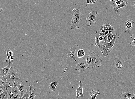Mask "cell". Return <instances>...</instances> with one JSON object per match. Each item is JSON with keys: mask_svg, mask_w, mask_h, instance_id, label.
Wrapping results in <instances>:
<instances>
[{"mask_svg": "<svg viewBox=\"0 0 135 99\" xmlns=\"http://www.w3.org/2000/svg\"><path fill=\"white\" fill-rule=\"evenodd\" d=\"M79 46L75 45L71 48L67 50L66 52V54L67 56L71 58L72 60L76 62L77 61H76L75 57L76 52Z\"/></svg>", "mask_w": 135, "mask_h": 99, "instance_id": "30bf717a", "label": "cell"}, {"mask_svg": "<svg viewBox=\"0 0 135 99\" xmlns=\"http://www.w3.org/2000/svg\"><path fill=\"white\" fill-rule=\"evenodd\" d=\"M121 94L122 96L123 99H127L130 98L132 96L134 95L135 94L131 92L128 91L126 92L122 93Z\"/></svg>", "mask_w": 135, "mask_h": 99, "instance_id": "ac0fdd59", "label": "cell"}, {"mask_svg": "<svg viewBox=\"0 0 135 99\" xmlns=\"http://www.w3.org/2000/svg\"><path fill=\"white\" fill-rule=\"evenodd\" d=\"M130 98L131 99H135V94L134 95L132 96Z\"/></svg>", "mask_w": 135, "mask_h": 99, "instance_id": "60d3db41", "label": "cell"}, {"mask_svg": "<svg viewBox=\"0 0 135 99\" xmlns=\"http://www.w3.org/2000/svg\"><path fill=\"white\" fill-rule=\"evenodd\" d=\"M103 38L102 37L100 36L99 40L100 41H103Z\"/></svg>", "mask_w": 135, "mask_h": 99, "instance_id": "ab89813d", "label": "cell"}, {"mask_svg": "<svg viewBox=\"0 0 135 99\" xmlns=\"http://www.w3.org/2000/svg\"><path fill=\"white\" fill-rule=\"evenodd\" d=\"M29 86L30 88L29 96L35 97L36 95V94H35L36 90L34 88V86L31 84L30 85H29Z\"/></svg>", "mask_w": 135, "mask_h": 99, "instance_id": "cb8c5ba5", "label": "cell"}, {"mask_svg": "<svg viewBox=\"0 0 135 99\" xmlns=\"http://www.w3.org/2000/svg\"><path fill=\"white\" fill-rule=\"evenodd\" d=\"M119 40V34L116 33L113 39L108 44L109 47V49L111 50H113L114 47L116 45L117 43Z\"/></svg>", "mask_w": 135, "mask_h": 99, "instance_id": "7c38bea8", "label": "cell"}, {"mask_svg": "<svg viewBox=\"0 0 135 99\" xmlns=\"http://www.w3.org/2000/svg\"><path fill=\"white\" fill-rule=\"evenodd\" d=\"M7 75L3 76H0V85H4L6 87L7 83Z\"/></svg>", "mask_w": 135, "mask_h": 99, "instance_id": "ffe728a7", "label": "cell"}, {"mask_svg": "<svg viewBox=\"0 0 135 99\" xmlns=\"http://www.w3.org/2000/svg\"><path fill=\"white\" fill-rule=\"evenodd\" d=\"M109 32H110V31L107 29V30L105 32V34L106 35L108 33H109Z\"/></svg>", "mask_w": 135, "mask_h": 99, "instance_id": "8d00e7d4", "label": "cell"}, {"mask_svg": "<svg viewBox=\"0 0 135 99\" xmlns=\"http://www.w3.org/2000/svg\"><path fill=\"white\" fill-rule=\"evenodd\" d=\"M130 37H131V39L133 40L134 39V38L135 37V34L132 35H131V36H130Z\"/></svg>", "mask_w": 135, "mask_h": 99, "instance_id": "e575fe53", "label": "cell"}, {"mask_svg": "<svg viewBox=\"0 0 135 99\" xmlns=\"http://www.w3.org/2000/svg\"><path fill=\"white\" fill-rule=\"evenodd\" d=\"M127 4L126 3L122 2L119 5H117L116 4H114L113 5L111 6V7H113L114 11L116 13L118 12V10L120 8H123L124 7H127Z\"/></svg>", "mask_w": 135, "mask_h": 99, "instance_id": "2e32d148", "label": "cell"}, {"mask_svg": "<svg viewBox=\"0 0 135 99\" xmlns=\"http://www.w3.org/2000/svg\"><path fill=\"white\" fill-rule=\"evenodd\" d=\"M119 0H114V2L113 3V4H117V3L118 2Z\"/></svg>", "mask_w": 135, "mask_h": 99, "instance_id": "74e56055", "label": "cell"}, {"mask_svg": "<svg viewBox=\"0 0 135 99\" xmlns=\"http://www.w3.org/2000/svg\"><path fill=\"white\" fill-rule=\"evenodd\" d=\"M106 36H107L108 37V39L107 42L109 43L111 42V41L113 40L115 35L113 34L112 32H109L106 35Z\"/></svg>", "mask_w": 135, "mask_h": 99, "instance_id": "d4e9b609", "label": "cell"}, {"mask_svg": "<svg viewBox=\"0 0 135 99\" xmlns=\"http://www.w3.org/2000/svg\"><path fill=\"white\" fill-rule=\"evenodd\" d=\"M67 67L65 69H64L63 71V72L62 74L61 75V79H63V78H64V73H65L66 69H67Z\"/></svg>", "mask_w": 135, "mask_h": 99, "instance_id": "1f68e13d", "label": "cell"}, {"mask_svg": "<svg viewBox=\"0 0 135 99\" xmlns=\"http://www.w3.org/2000/svg\"><path fill=\"white\" fill-rule=\"evenodd\" d=\"M99 34L100 33L98 31H97L95 33V43L94 45L95 46L97 47H98L99 45L100 41L99 40Z\"/></svg>", "mask_w": 135, "mask_h": 99, "instance_id": "44dd1931", "label": "cell"}, {"mask_svg": "<svg viewBox=\"0 0 135 99\" xmlns=\"http://www.w3.org/2000/svg\"><path fill=\"white\" fill-rule=\"evenodd\" d=\"M123 2H125L127 4L128 3V0H122Z\"/></svg>", "mask_w": 135, "mask_h": 99, "instance_id": "f35d334b", "label": "cell"}, {"mask_svg": "<svg viewBox=\"0 0 135 99\" xmlns=\"http://www.w3.org/2000/svg\"><path fill=\"white\" fill-rule=\"evenodd\" d=\"M17 87L21 93L20 99L21 98L23 95L26 93L27 90L29 87V85L26 82H24L20 79L15 82Z\"/></svg>", "mask_w": 135, "mask_h": 99, "instance_id": "5b68a950", "label": "cell"}, {"mask_svg": "<svg viewBox=\"0 0 135 99\" xmlns=\"http://www.w3.org/2000/svg\"><path fill=\"white\" fill-rule=\"evenodd\" d=\"M2 10H3L2 9H0V12H1V11H2Z\"/></svg>", "mask_w": 135, "mask_h": 99, "instance_id": "7dc6e473", "label": "cell"}, {"mask_svg": "<svg viewBox=\"0 0 135 99\" xmlns=\"http://www.w3.org/2000/svg\"><path fill=\"white\" fill-rule=\"evenodd\" d=\"M13 64H9L5 67L0 69V76H3L8 74L10 69L12 66Z\"/></svg>", "mask_w": 135, "mask_h": 99, "instance_id": "5bb4252c", "label": "cell"}, {"mask_svg": "<svg viewBox=\"0 0 135 99\" xmlns=\"http://www.w3.org/2000/svg\"><path fill=\"white\" fill-rule=\"evenodd\" d=\"M85 55V53L84 51L82 49H79L78 51L77 55L78 57L79 58H81L84 57Z\"/></svg>", "mask_w": 135, "mask_h": 99, "instance_id": "484cf974", "label": "cell"}, {"mask_svg": "<svg viewBox=\"0 0 135 99\" xmlns=\"http://www.w3.org/2000/svg\"><path fill=\"white\" fill-rule=\"evenodd\" d=\"M15 83L11 84L9 86H6V88L3 92L1 93L0 95V99H4L7 94V89L9 88L12 87L14 86Z\"/></svg>", "mask_w": 135, "mask_h": 99, "instance_id": "e0dca14e", "label": "cell"}, {"mask_svg": "<svg viewBox=\"0 0 135 99\" xmlns=\"http://www.w3.org/2000/svg\"><path fill=\"white\" fill-rule=\"evenodd\" d=\"M67 0L69 1L70 0Z\"/></svg>", "mask_w": 135, "mask_h": 99, "instance_id": "c3c4849f", "label": "cell"}, {"mask_svg": "<svg viewBox=\"0 0 135 99\" xmlns=\"http://www.w3.org/2000/svg\"><path fill=\"white\" fill-rule=\"evenodd\" d=\"M4 51H5L7 57V59L6 60L7 62L9 64H13V63H10V57L12 56H13V52L7 46H6L4 47Z\"/></svg>", "mask_w": 135, "mask_h": 99, "instance_id": "9a60e30c", "label": "cell"}, {"mask_svg": "<svg viewBox=\"0 0 135 99\" xmlns=\"http://www.w3.org/2000/svg\"><path fill=\"white\" fill-rule=\"evenodd\" d=\"M114 71L121 76L122 72L127 68V65L126 62L123 59L120 54H118L114 59V62L112 64Z\"/></svg>", "mask_w": 135, "mask_h": 99, "instance_id": "6da1fadb", "label": "cell"}, {"mask_svg": "<svg viewBox=\"0 0 135 99\" xmlns=\"http://www.w3.org/2000/svg\"><path fill=\"white\" fill-rule=\"evenodd\" d=\"M85 59H86L87 64L89 65L90 64L91 62V60H92L91 56L87 54L86 57H85Z\"/></svg>", "mask_w": 135, "mask_h": 99, "instance_id": "f1b7e54d", "label": "cell"}, {"mask_svg": "<svg viewBox=\"0 0 135 99\" xmlns=\"http://www.w3.org/2000/svg\"><path fill=\"white\" fill-rule=\"evenodd\" d=\"M98 12L96 10H91V12L87 16L86 21L85 22V24L87 26L89 27L92 23H95L96 22L97 18L96 15Z\"/></svg>", "mask_w": 135, "mask_h": 99, "instance_id": "8992f818", "label": "cell"}, {"mask_svg": "<svg viewBox=\"0 0 135 99\" xmlns=\"http://www.w3.org/2000/svg\"><path fill=\"white\" fill-rule=\"evenodd\" d=\"M79 87L76 88V96L75 97L74 99H78L79 96H81L82 98H83L84 97L83 91L84 85L81 81H79Z\"/></svg>", "mask_w": 135, "mask_h": 99, "instance_id": "8fae6325", "label": "cell"}, {"mask_svg": "<svg viewBox=\"0 0 135 99\" xmlns=\"http://www.w3.org/2000/svg\"><path fill=\"white\" fill-rule=\"evenodd\" d=\"M122 2V0H119V1H118V2L116 4H117V5H119V4H121Z\"/></svg>", "mask_w": 135, "mask_h": 99, "instance_id": "d590c367", "label": "cell"}, {"mask_svg": "<svg viewBox=\"0 0 135 99\" xmlns=\"http://www.w3.org/2000/svg\"><path fill=\"white\" fill-rule=\"evenodd\" d=\"M110 23V22H109L106 24L103 25L106 28L107 30L110 31V32L113 33V34L115 35L116 34L115 33V31L114 30V27L111 25Z\"/></svg>", "mask_w": 135, "mask_h": 99, "instance_id": "7402d4cb", "label": "cell"}, {"mask_svg": "<svg viewBox=\"0 0 135 99\" xmlns=\"http://www.w3.org/2000/svg\"><path fill=\"white\" fill-rule=\"evenodd\" d=\"M110 1H114V0H109Z\"/></svg>", "mask_w": 135, "mask_h": 99, "instance_id": "bcb514c9", "label": "cell"}, {"mask_svg": "<svg viewBox=\"0 0 135 99\" xmlns=\"http://www.w3.org/2000/svg\"><path fill=\"white\" fill-rule=\"evenodd\" d=\"M107 30V29H106V28L103 25L101 26V28L99 29V31H101L103 33H104Z\"/></svg>", "mask_w": 135, "mask_h": 99, "instance_id": "f546056e", "label": "cell"}, {"mask_svg": "<svg viewBox=\"0 0 135 99\" xmlns=\"http://www.w3.org/2000/svg\"><path fill=\"white\" fill-rule=\"evenodd\" d=\"M29 91L30 88H28L26 93L24 94L21 99H28L30 96Z\"/></svg>", "mask_w": 135, "mask_h": 99, "instance_id": "4316f807", "label": "cell"}, {"mask_svg": "<svg viewBox=\"0 0 135 99\" xmlns=\"http://www.w3.org/2000/svg\"><path fill=\"white\" fill-rule=\"evenodd\" d=\"M20 79H21L18 76L16 68L12 66L7 75V84H9L10 85L11 83L12 84H14L16 81Z\"/></svg>", "mask_w": 135, "mask_h": 99, "instance_id": "277c9868", "label": "cell"}, {"mask_svg": "<svg viewBox=\"0 0 135 99\" xmlns=\"http://www.w3.org/2000/svg\"><path fill=\"white\" fill-rule=\"evenodd\" d=\"M134 22L133 20H128L125 22L124 25L128 33H129L134 25Z\"/></svg>", "mask_w": 135, "mask_h": 99, "instance_id": "4fadbf2b", "label": "cell"}, {"mask_svg": "<svg viewBox=\"0 0 135 99\" xmlns=\"http://www.w3.org/2000/svg\"><path fill=\"white\" fill-rule=\"evenodd\" d=\"M81 15V12L79 9H75L74 14L71 20V30H74L75 28L78 29H79V25Z\"/></svg>", "mask_w": 135, "mask_h": 99, "instance_id": "3957f363", "label": "cell"}, {"mask_svg": "<svg viewBox=\"0 0 135 99\" xmlns=\"http://www.w3.org/2000/svg\"><path fill=\"white\" fill-rule=\"evenodd\" d=\"M89 65L87 64L85 58H84L76 62V66L75 70H78V72H85V69L88 68Z\"/></svg>", "mask_w": 135, "mask_h": 99, "instance_id": "52a82bcc", "label": "cell"}, {"mask_svg": "<svg viewBox=\"0 0 135 99\" xmlns=\"http://www.w3.org/2000/svg\"><path fill=\"white\" fill-rule=\"evenodd\" d=\"M91 0H87V3L88 4H89L90 1Z\"/></svg>", "mask_w": 135, "mask_h": 99, "instance_id": "ee69618b", "label": "cell"}, {"mask_svg": "<svg viewBox=\"0 0 135 99\" xmlns=\"http://www.w3.org/2000/svg\"><path fill=\"white\" fill-rule=\"evenodd\" d=\"M90 4H93V1L92 0H91L90 1Z\"/></svg>", "mask_w": 135, "mask_h": 99, "instance_id": "b9f144b4", "label": "cell"}, {"mask_svg": "<svg viewBox=\"0 0 135 99\" xmlns=\"http://www.w3.org/2000/svg\"><path fill=\"white\" fill-rule=\"evenodd\" d=\"M133 6H134V8H135V1L133 2Z\"/></svg>", "mask_w": 135, "mask_h": 99, "instance_id": "f6af8a7d", "label": "cell"}, {"mask_svg": "<svg viewBox=\"0 0 135 99\" xmlns=\"http://www.w3.org/2000/svg\"><path fill=\"white\" fill-rule=\"evenodd\" d=\"M109 43L107 42H105L103 41H100L99 45L98 47L99 48L105 57L108 55L112 51L109 48Z\"/></svg>", "mask_w": 135, "mask_h": 99, "instance_id": "ba28073f", "label": "cell"}, {"mask_svg": "<svg viewBox=\"0 0 135 99\" xmlns=\"http://www.w3.org/2000/svg\"><path fill=\"white\" fill-rule=\"evenodd\" d=\"M6 88V86L5 87L3 85V86L2 87H1V86L0 87V93H1V92H3L4 91V89Z\"/></svg>", "mask_w": 135, "mask_h": 99, "instance_id": "4dcf8cb0", "label": "cell"}, {"mask_svg": "<svg viewBox=\"0 0 135 99\" xmlns=\"http://www.w3.org/2000/svg\"><path fill=\"white\" fill-rule=\"evenodd\" d=\"M92 1H93V4H94L96 3L97 0H92Z\"/></svg>", "mask_w": 135, "mask_h": 99, "instance_id": "7bdbcfd3", "label": "cell"}, {"mask_svg": "<svg viewBox=\"0 0 135 99\" xmlns=\"http://www.w3.org/2000/svg\"><path fill=\"white\" fill-rule=\"evenodd\" d=\"M58 82H53L51 83L49 86V88L51 91L55 92V88L57 85H58Z\"/></svg>", "mask_w": 135, "mask_h": 99, "instance_id": "603a6c76", "label": "cell"}, {"mask_svg": "<svg viewBox=\"0 0 135 99\" xmlns=\"http://www.w3.org/2000/svg\"><path fill=\"white\" fill-rule=\"evenodd\" d=\"M9 88H8V89H7V91L6 95L5 97V98H4V99H8V97H7V94H8V91H9Z\"/></svg>", "mask_w": 135, "mask_h": 99, "instance_id": "836d02e7", "label": "cell"}, {"mask_svg": "<svg viewBox=\"0 0 135 99\" xmlns=\"http://www.w3.org/2000/svg\"><path fill=\"white\" fill-rule=\"evenodd\" d=\"M89 94L92 99H96L97 95L100 94V93L99 90H98L95 91L94 89H92V91L90 92Z\"/></svg>", "mask_w": 135, "mask_h": 99, "instance_id": "d6986e66", "label": "cell"}, {"mask_svg": "<svg viewBox=\"0 0 135 99\" xmlns=\"http://www.w3.org/2000/svg\"><path fill=\"white\" fill-rule=\"evenodd\" d=\"M10 93L9 99H20L21 93L15 83L14 86L12 87V91Z\"/></svg>", "mask_w": 135, "mask_h": 99, "instance_id": "9c48e42d", "label": "cell"}, {"mask_svg": "<svg viewBox=\"0 0 135 99\" xmlns=\"http://www.w3.org/2000/svg\"><path fill=\"white\" fill-rule=\"evenodd\" d=\"M100 36L102 37L103 38V41L105 42H107L108 39V37L104 33L101 31L100 32L99 34Z\"/></svg>", "mask_w": 135, "mask_h": 99, "instance_id": "83f0119b", "label": "cell"}, {"mask_svg": "<svg viewBox=\"0 0 135 99\" xmlns=\"http://www.w3.org/2000/svg\"><path fill=\"white\" fill-rule=\"evenodd\" d=\"M87 53L91 56L92 59L91 64L88 68V69H90L97 67H99L101 66L102 60L98 55L92 50L87 51Z\"/></svg>", "mask_w": 135, "mask_h": 99, "instance_id": "7a4b0ae2", "label": "cell"}, {"mask_svg": "<svg viewBox=\"0 0 135 99\" xmlns=\"http://www.w3.org/2000/svg\"><path fill=\"white\" fill-rule=\"evenodd\" d=\"M130 45L133 46H135V37L134 39L133 40V41H132V42H130Z\"/></svg>", "mask_w": 135, "mask_h": 99, "instance_id": "d6a6232c", "label": "cell"}]
</instances>
